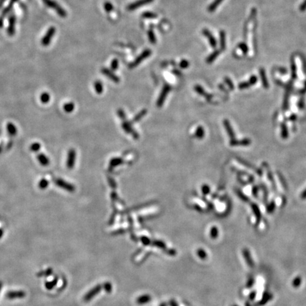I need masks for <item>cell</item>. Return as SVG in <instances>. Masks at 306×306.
Returning <instances> with one entry per match:
<instances>
[{
  "mask_svg": "<svg viewBox=\"0 0 306 306\" xmlns=\"http://www.w3.org/2000/svg\"><path fill=\"white\" fill-rule=\"evenodd\" d=\"M300 197H301L302 199H306V189H305L303 191L301 195H300Z\"/></svg>",
  "mask_w": 306,
  "mask_h": 306,
  "instance_id": "55",
  "label": "cell"
},
{
  "mask_svg": "<svg viewBox=\"0 0 306 306\" xmlns=\"http://www.w3.org/2000/svg\"><path fill=\"white\" fill-rule=\"evenodd\" d=\"M170 89H171V87H170V86L168 85H166L164 87H163L162 90V91H161L160 95H159L158 100H157V105L159 106V107L163 105V104H164V100L166 99L168 93L169 92Z\"/></svg>",
  "mask_w": 306,
  "mask_h": 306,
  "instance_id": "6",
  "label": "cell"
},
{
  "mask_svg": "<svg viewBox=\"0 0 306 306\" xmlns=\"http://www.w3.org/2000/svg\"><path fill=\"white\" fill-rule=\"evenodd\" d=\"M54 183L56 186H58V187L60 188H63V189L69 192H73L74 191L75 187L74 186H73L72 184L67 182L65 180H64L63 179H56L54 180Z\"/></svg>",
  "mask_w": 306,
  "mask_h": 306,
  "instance_id": "1",
  "label": "cell"
},
{
  "mask_svg": "<svg viewBox=\"0 0 306 306\" xmlns=\"http://www.w3.org/2000/svg\"><path fill=\"white\" fill-rule=\"evenodd\" d=\"M64 111L67 113H71L74 111V104L72 103V102H69V103L65 104L63 106Z\"/></svg>",
  "mask_w": 306,
  "mask_h": 306,
  "instance_id": "23",
  "label": "cell"
},
{
  "mask_svg": "<svg viewBox=\"0 0 306 306\" xmlns=\"http://www.w3.org/2000/svg\"><path fill=\"white\" fill-rule=\"evenodd\" d=\"M204 135H205L204 129H203L202 126H199V127L196 128V133H195L196 137L199 139H201V138H203V136H204Z\"/></svg>",
  "mask_w": 306,
  "mask_h": 306,
  "instance_id": "24",
  "label": "cell"
},
{
  "mask_svg": "<svg viewBox=\"0 0 306 306\" xmlns=\"http://www.w3.org/2000/svg\"><path fill=\"white\" fill-rule=\"evenodd\" d=\"M141 241H142V242L143 243V245H149L150 244V239L146 237H142L141 238Z\"/></svg>",
  "mask_w": 306,
  "mask_h": 306,
  "instance_id": "49",
  "label": "cell"
},
{
  "mask_svg": "<svg viewBox=\"0 0 306 306\" xmlns=\"http://www.w3.org/2000/svg\"><path fill=\"white\" fill-rule=\"evenodd\" d=\"M238 195H239L240 196V197L242 198V199H243V200H245V201H247V198L246 196H244L242 194H241V192H239V194H238Z\"/></svg>",
  "mask_w": 306,
  "mask_h": 306,
  "instance_id": "56",
  "label": "cell"
},
{
  "mask_svg": "<svg viewBox=\"0 0 306 306\" xmlns=\"http://www.w3.org/2000/svg\"><path fill=\"white\" fill-rule=\"evenodd\" d=\"M252 209H253V211L254 212V213L256 214V217H257V219H259L260 218H261V213H260L259 209V208H258V206H256L255 203H252Z\"/></svg>",
  "mask_w": 306,
  "mask_h": 306,
  "instance_id": "35",
  "label": "cell"
},
{
  "mask_svg": "<svg viewBox=\"0 0 306 306\" xmlns=\"http://www.w3.org/2000/svg\"><path fill=\"white\" fill-rule=\"evenodd\" d=\"M202 33L203 34L208 38V41H209L210 43V45H211L213 48H215L216 46H217V41H216V39L214 38V36L212 35L211 32H210L209 30H208V29L205 28L202 31Z\"/></svg>",
  "mask_w": 306,
  "mask_h": 306,
  "instance_id": "9",
  "label": "cell"
},
{
  "mask_svg": "<svg viewBox=\"0 0 306 306\" xmlns=\"http://www.w3.org/2000/svg\"><path fill=\"white\" fill-rule=\"evenodd\" d=\"M250 84L249 83V82H241L239 86H238V87H239L240 89H247V88L250 87Z\"/></svg>",
  "mask_w": 306,
  "mask_h": 306,
  "instance_id": "44",
  "label": "cell"
},
{
  "mask_svg": "<svg viewBox=\"0 0 306 306\" xmlns=\"http://www.w3.org/2000/svg\"><path fill=\"white\" fill-rule=\"evenodd\" d=\"M41 144L38 143V142H34V143L31 144V145L30 147V149L31 150L32 152H38L40 150H41Z\"/></svg>",
  "mask_w": 306,
  "mask_h": 306,
  "instance_id": "31",
  "label": "cell"
},
{
  "mask_svg": "<svg viewBox=\"0 0 306 306\" xmlns=\"http://www.w3.org/2000/svg\"><path fill=\"white\" fill-rule=\"evenodd\" d=\"M274 207H275V205H274V202H272L270 203V204L268 205V206H267V210H268L269 212H272L274 210Z\"/></svg>",
  "mask_w": 306,
  "mask_h": 306,
  "instance_id": "51",
  "label": "cell"
},
{
  "mask_svg": "<svg viewBox=\"0 0 306 306\" xmlns=\"http://www.w3.org/2000/svg\"><path fill=\"white\" fill-rule=\"evenodd\" d=\"M179 66H180L181 68L182 69H186L189 66V62L187 60H182L179 63Z\"/></svg>",
  "mask_w": 306,
  "mask_h": 306,
  "instance_id": "42",
  "label": "cell"
},
{
  "mask_svg": "<svg viewBox=\"0 0 306 306\" xmlns=\"http://www.w3.org/2000/svg\"><path fill=\"white\" fill-rule=\"evenodd\" d=\"M103 287L106 292L111 293V291H112V285H111V283H109V282H106L103 285Z\"/></svg>",
  "mask_w": 306,
  "mask_h": 306,
  "instance_id": "39",
  "label": "cell"
},
{
  "mask_svg": "<svg viewBox=\"0 0 306 306\" xmlns=\"http://www.w3.org/2000/svg\"><path fill=\"white\" fill-rule=\"evenodd\" d=\"M251 143V140L248 138L243 139L241 140H236L234 139H232L230 141V145H249Z\"/></svg>",
  "mask_w": 306,
  "mask_h": 306,
  "instance_id": "12",
  "label": "cell"
},
{
  "mask_svg": "<svg viewBox=\"0 0 306 306\" xmlns=\"http://www.w3.org/2000/svg\"><path fill=\"white\" fill-rule=\"evenodd\" d=\"M220 53H221V50H216L215 51H213V52L211 54H210V56L207 58L206 63L208 64H211L213 62L214 60L217 58V57L219 56Z\"/></svg>",
  "mask_w": 306,
  "mask_h": 306,
  "instance_id": "18",
  "label": "cell"
},
{
  "mask_svg": "<svg viewBox=\"0 0 306 306\" xmlns=\"http://www.w3.org/2000/svg\"><path fill=\"white\" fill-rule=\"evenodd\" d=\"M151 300V296L149 295H144L141 296L137 299V303L139 305H143V304L148 303Z\"/></svg>",
  "mask_w": 306,
  "mask_h": 306,
  "instance_id": "15",
  "label": "cell"
},
{
  "mask_svg": "<svg viewBox=\"0 0 306 306\" xmlns=\"http://www.w3.org/2000/svg\"><path fill=\"white\" fill-rule=\"evenodd\" d=\"M288 135V128L285 123H283L281 125V136L283 138H287Z\"/></svg>",
  "mask_w": 306,
  "mask_h": 306,
  "instance_id": "29",
  "label": "cell"
},
{
  "mask_svg": "<svg viewBox=\"0 0 306 306\" xmlns=\"http://www.w3.org/2000/svg\"><path fill=\"white\" fill-rule=\"evenodd\" d=\"M249 83L250 84V85H254V84L256 83V82H257V77L255 76V75H252V77L250 78V80H249Z\"/></svg>",
  "mask_w": 306,
  "mask_h": 306,
  "instance_id": "46",
  "label": "cell"
},
{
  "mask_svg": "<svg viewBox=\"0 0 306 306\" xmlns=\"http://www.w3.org/2000/svg\"><path fill=\"white\" fill-rule=\"evenodd\" d=\"M50 99V94L47 92H44L41 96V101L43 104H47Z\"/></svg>",
  "mask_w": 306,
  "mask_h": 306,
  "instance_id": "27",
  "label": "cell"
},
{
  "mask_svg": "<svg viewBox=\"0 0 306 306\" xmlns=\"http://www.w3.org/2000/svg\"><path fill=\"white\" fill-rule=\"evenodd\" d=\"M49 185V181L47 180L46 179H42L41 181L38 183V187H39L40 189L44 190L45 188H47Z\"/></svg>",
  "mask_w": 306,
  "mask_h": 306,
  "instance_id": "26",
  "label": "cell"
},
{
  "mask_svg": "<svg viewBox=\"0 0 306 306\" xmlns=\"http://www.w3.org/2000/svg\"><path fill=\"white\" fill-rule=\"evenodd\" d=\"M118 67V61L117 59H113L112 61H111V68L112 70L115 71L116 70L117 68Z\"/></svg>",
  "mask_w": 306,
  "mask_h": 306,
  "instance_id": "41",
  "label": "cell"
},
{
  "mask_svg": "<svg viewBox=\"0 0 306 306\" xmlns=\"http://www.w3.org/2000/svg\"><path fill=\"white\" fill-rule=\"evenodd\" d=\"M210 187L208 186V185H206V184L203 185V186H202V192H203V194H208L210 192Z\"/></svg>",
  "mask_w": 306,
  "mask_h": 306,
  "instance_id": "48",
  "label": "cell"
},
{
  "mask_svg": "<svg viewBox=\"0 0 306 306\" xmlns=\"http://www.w3.org/2000/svg\"><path fill=\"white\" fill-rule=\"evenodd\" d=\"M257 187L256 186H254L253 189H252V193H253V195L254 196H257Z\"/></svg>",
  "mask_w": 306,
  "mask_h": 306,
  "instance_id": "54",
  "label": "cell"
},
{
  "mask_svg": "<svg viewBox=\"0 0 306 306\" xmlns=\"http://www.w3.org/2000/svg\"><path fill=\"white\" fill-rule=\"evenodd\" d=\"M223 124H224V126H225V129H226L227 133H228L229 136L231 137L232 139H234V133L233 132V130H232V128L231 127V126H230V122H229L228 120H224V121H223Z\"/></svg>",
  "mask_w": 306,
  "mask_h": 306,
  "instance_id": "14",
  "label": "cell"
},
{
  "mask_svg": "<svg viewBox=\"0 0 306 306\" xmlns=\"http://www.w3.org/2000/svg\"><path fill=\"white\" fill-rule=\"evenodd\" d=\"M153 1L154 0H137L136 1H134V2L128 4V6L127 7V9L129 11L137 9L140 8V7L144 6V5L153 2Z\"/></svg>",
  "mask_w": 306,
  "mask_h": 306,
  "instance_id": "5",
  "label": "cell"
},
{
  "mask_svg": "<svg viewBox=\"0 0 306 306\" xmlns=\"http://www.w3.org/2000/svg\"><path fill=\"white\" fill-rule=\"evenodd\" d=\"M160 306H167V305H166L165 303H162V304H161V305H160Z\"/></svg>",
  "mask_w": 306,
  "mask_h": 306,
  "instance_id": "61",
  "label": "cell"
},
{
  "mask_svg": "<svg viewBox=\"0 0 306 306\" xmlns=\"http://www.w3.org/2000/svg\"><path fill=\"white\" fill-rule=\"evenodd\" d=\"M122 126H123V129L125 130V131L127 132V133H133V130H132V128L131 127V125H129V124H128V123H126V122L123 123Z\"/></svg>",
  "mask_w": 306,
  "mask_h": 306,
  "instance_id": "40",
  "label": "cell"
},
{
  "mask_svg": "<svg viewBox=\"0 0 306 306\" xmlns=\"http://www.w3.org/2000/svg\"><path fill=\"white\" fill-rule=\"evenodd\" d=\"M104 9H105V11L107 13L111 12V11L113 9V4L111 2H109V1H106V2L104 3Z\"/></svg>",
  "mask_w": 306,
  "mask_h": 306,
  "instance_id": "33",
  "label": "cell"
},
{
  "mask_svg": "<svg viewBox=\"0 0 306 306\" xmlns=\"http://www.w3.org/2000/svg\"><path fill=\"white\" fill-rule=\"evenodd\" d=\"M142 16L144 18V19H155V18H157V14H155V13H154V12H145L142 14Z\"/></svg>",
  "mask_w": 306,
  "mask_h": 306,
  "instance_id": "25",
  "label": "cell"
},
{
  "mask_svg": "<svg viewBox=\"0 0 306 306\" xmlns=\"http://www.w3.org/2000/svg\"><path fill=\"white\" fill-rule=\"evenodd\" d=\"M225 82H226L227 85H228L229 88H230V89H234V85H233V83H232V82L231 81V80H230L228 77H225Z\"/></svg>",
  "mask_w": 306,
  "mask_h": 306,
  "instance_id": "47",
  "label": "cell"
},
{
  "mask_svg": "<svg viewBox=\"0 0 306 306\" xmlns=\"http://www.w3.org/2000/svg\"><path fill=\"white\" fill-rule=\"evenodd\" d=\"M121 162H122V159L121 158H115V159H113L111 161L110 164H111V167H114L120 164Z\"/></svg>",
  "mask_w": 306,
  "mask_h": 306,
  "instance_id": "37",
  "label": "cell"
},
{
  "mask_svg": "<svg viewBox=\"0 0 306 306\" xmlns=\"http://www.w3.org/2000/svg\"><path fill=\"white\" fill-rule=\"evenodd\" d=\"M57 281H58V279H56H56H54L52 281L47 282V283H45V287H46V288L47 289V290H52L53 288L56 286Z\"/></svg>",
  "mask_w": 306,
  "mask_h": 306,
  "instance_id": "30",
  "label": "cell"
},
{
  "mask_svg": "<svg viewBox=\"0 0 306 306\" xmlns=\"http://www.w3.org/2000/svg\"><path fill=\"white\" fill-rule=\"evenodd\" d=\"M37 159L38 162L43 167H47L50 164V159L47 157L45 154L39 153L37 155Z\"/></svg>",
  "mask_w": 306,
  "mask_h": 306,
  "instance_id": "11",
  "label": "cell"
},
{
  "mask_svg": "<svg viewBox=\"0 0 306 306\" xmlns=\"http://www.w3.org/2000/svg\"><path fill=\"white\" fill-rule=\"evenodd\" d=\"M197 255L200 257L201 259H204L207 257V254L203 249H199L197 250Z\"/></svg>",
  "mask_w": 306,
  "mask_h": 306,
  "instance_id": "36",
  "label": "cell"
},
{
  "mask_svg": "<svg viewBox=\"0 0 306 306\" xmlns=\"http://www.w3.org/2000/svg\"><path fill=\"white\" fill-rule=\"evenodd\" d=\"M1 288H2V283H1V282L0 281V292H1Z\"/></svg>",
  "mask_w": 306,
  "mask_h": 306,
  "instance_id": "60",
  "label": "cell"
},
{
  "mask_svg": "<svg viewBox=\"0 0 306 306\" xmlns=\"http://www.w3.org/2000/svg\"><path fill=\"white\" fill-rule=\"evenodd\" d=\"M55 33H56V28H55L54 27H50V28L48 29L46 34H45V36L43 38L41 41V43L43 44L44 46H47V45L50 43L51 39H52L53 36H54Z\"/></svg>",
  "mask_w": 306,
  "mask_h": 306,
  "instance_id": "7",
  "label": "cell"
},
{
  "mask_svg": "<svg viewBox=\"0 0 306 306\" xmlns=\"http://www.w3.org/2000/svg\"><path fill=\"white\" fill-rule=\"evenodd\" d=\"M146 113V110H143L142 111H141V112L139 113V114H137L136 116L135 117L134 119H133V121H138L140 119L142 118V116H145V114Z\"/></svg>",
  "mask_w": 306,
  "mask_h": 306,
  "instance_id": "45",
  "label": "cell"
},
{
  "mask_svg": "<svg viewBox=\"0 0 306 306\" xmlns=\"http://www.w3.org/2000/svg\"><path fill=\"white\" fill-rule=\"evenodd\" d=\"M238 47H239V48L242 51V53H244V54H247V53H248V50H249L248 46H247V45L245 43H239Z\"/></svg>",
  "mask_w": 306,
  "mask_h": 306,
  "instance_id": "32",
  "label": "cell"
},
{
  "mask_svg": "<svg viewBox=\"0 0 306 306\" xmlns=\"http://www.w3.org/2000/svg\"><path fill=\"white\" fill-rule=\"evenodd\" d=\"M305 92H306V82H305V87H304V89L301 91V93H305Z\"/></svg>",
  "mask_w": 306,
  "mask_h": 306,
  "instance_id": "59",
  "label": "cell"
},
{
  "mask_svg": "<svg viewBox=\"0 0 306 306\" xmlns=\"http://www.w3.org/2000/svg\"><path fill=\"white\" fill-rule=\"evenodd\" d=\"M76 162V151L74 149H70L67 153L66 166L69 169H72L74 167Z\"/></svg>",
  "mask_w": 306,
  "mask_h": 306,
  "instance_id": "3",
  "label": "cell"
},
{
  "mask_svg": "<svg viewBox=\"0 0 306 306\" xmlns=\"http://www.w3.org/2000/svg\"><path fill=\"white\" fill-rule=\"evenodd\" d=\"M3 234H4V230H2V229H0V239H1V237H2Z\"/></svg>",
  "mask_w": 306,
  "mask_h": 306,
  "instance_id": "58",
  "label": "cell"
},
{
  "mask_svg": "<svg viewBox=\"0 0 306 306\" xmlns=\"http://www.w3.org/2000/svg\"><path fill=\"white\" fill-rule=\"evenodd\" d=\"M148 38H149V41L150 43H153V44L156 43L157 38H156V36H155V32H154L153 30L150 29V30L148 31Z\"/></svg>",
  "mask_w": 306,
  "mask_h": 306,
  "instance_id": "22",
  "label": "cell"
},
{
  "mask_svg": "<svg viewBox=\"0 0 306 306\" xmlns=\"http://www.w3.org/2000/svg\"><path fill=\"white\" fill-rule=\"evenodd\" d=\"M220 46L221 50H225L226 47V41H225V32L224 31H220Z\"/></svg>",
  "mask_w": 306,
  "mask_h": 306,
  "instance_id": "16",
  "label": "cell"
},
{
  "mask_svg": "<svg viewBox=\"0 0 306 306\" xmlns=\"http://www.w3.org/2000/svg\"><path fill=\"white\" fill-rule=\"evenodd\" d=\"M102 287L101 285H97V286H94V288H91V290L88 291L87 294H86L85 296H84V298H83L84 301L85 302L90 301V300L92 299L94 297L96 296V295L100 292L101 290H102Z\"/></svg>",
  "mask_w": 306,
  "mask_h": 306,
  "instance_id": "4",
  "label": "cell"
},
{
  "mask_svg": "<svg viewBox=\"0 0 306 306\" xmlns=\"http://www.w3.org/2000/svg\"><path fill=\"white\" fill-rule=\"evenodd\" d=\"M218 228L216 227H213L212 228L211 230H210V237L213 239H215L218 237Z\"/></svg>",
  "mask_w": 306,
  "mask_h": 306,
  "instance_id": "38",
  "label": "cell"
},
{
  "mask_svg": "<svg viewBox=\"0 0 306 306\" xmlns=\"http://www.w3.org/2000/svg\"><path fill=\"white\" fill-rule=\"evenodd\" d=\"M278 71L279 72H281V74H286V73L287 72L286 69L285 68H283V67H280V68H278Z\"/></svg>",
  "mask_w": 306,
  "mask_h": 306,
  "instance_id": "53",
  "label": "cell"
},
{
  "mask_svg": "<svg viewBox=\"0 0 306 306\" xmlns=\"http://www.w3.org/2000/svg\"><path fill=\"white\" fill-rule=\"evenodd\" d=\"M299 10L302 12H305L306 10V0H304L303 2L300 4V6L299 7Z\"/></svg>",
  "mask_w": 306,
  "mask_h": 306,
  "instance_id": "50",
  "label": "cell"
},
{
  "mask_svg": "<svg viewBox=\"0 0 306 306\" xmlns=\"http://www.w3.org/2000/svg\"><path fill=\"white\" fill-rule=\"evenodd\" d=\"M194 89H195V91H196L198 94H199L200 95H202V96H206V93L205 92V90L200 85H196L195 87H194Z\"/></svg>",
  "mask_w": 306,
  "mask_h": 306,
  "instance_id": "34",
  "label": "cell"
},
{
  "mask_svg": "<svg viewBox=\"0 0 306 306\" xmlns=\"http://www.w3.org/2000/svg\"><path fill=\"white\" fill-rule=\"evenodd\" d=\"M256 9L253 8L252 9V12H251V14H250V19H254L255 18V16H256Z\"/></svg>",
  "mask_w": 306,
  "mask_h": 306,
  "instance_id": "52",
  "label": "cell"
},
{
  "mask_svg": "<svg viewBox=\"0 0 306 306\" xmlns=\"http://www.w3.org/2000/svg\"><path fill=\"white\" fill-rule=\"evenodd\" d=\"M14 25H15V17L14 16H11L9 19V34L12 36L14 33Z\"/></svg>",
  "mask_w": 306,
  "mask_h": 306,
  "instance_id": "21",
  "label": "cell"
},
{
  "mask_svg": "<svg viewBox=\"0 0 306 306\" xmlns=\"http://www.w3.org/2000/svg\"><path fill=\"white\" fill-rule=\"evenodd\" d=\"M291 71H292V78L296 79L297 77L296 74V65L295 63L294 58H291Z\"/></svg>",
  "mask_w": 306,
  "mask_h": 306,
  "instance_id": "28",
  "label": "cell"
},
{
  "mask_svg": "<svg viewBox=\"0 0 306 306\" xmlns=\"http://www.w3.org/2000/svg\"><path fill=\"white\" fill-rule=\"evenodd\" d=\"M102 72L103 73L105 76L107 77H109L110 80H112L113 82H116V83H118V82H120V80H119V78L118 77H117L116 74H113V73L111 72L110 69H107V68H103L102 69Z\"/></svg>",
  "mask_w": 306,
  "mask_h": 306,
  "instance_id": "10",
  "label": "cell"
},
{
  "mask_svg": "<svg viewBox=\"0 0 306 306\" xmlns=\"http://www.w3.org/2000/svg\"><path fill=\"white\" fill-rule=\"evenodd\" d=\"M170 305H171V306H178L177 302L175 301L174 300H172L171 301H170Z\"/></svg>",
  "mask_w": 306,
  "mask_h": 306,
  "instance_id": "57",
  "label": "cell"
},
{
  "mask_svg": "<svg viewBox=\"0 0 306 306\" xmlns=\"http://www.w3.org/2000/svg\"><path fill=\"white\" fill-rule=\"evenodd\" d=\"M259 74H260V77H261V82H262L263 87H264L265 89H267V88H269V82H268V80H267V75H266L264 69L260 68L259 69Z\"/></svg>",
  "mask_w": 306,
  "mask_h": 306,
  "instance_id": "13",
  "label": "cell"
},
{
  "mask_svg": "<svg viewBox=\"0 0 306 306\" xmlns=\"http://www.w3.org/2000/svg\"><path fill=\"white\" fill-rule=\"evenodd\" d=\"M223 1V0H214L213 2L210 4L208 7V12H213L216 9L218 8V7L219 6L220 4L222 3Z\"/></svg>",
  "mask_w": 306,
  "mask_h": 306,
  "instance_id": "17",
  "label": "cell"
},
{
  "mask_svg": "<svg viewBox=\"0 0 306 306\" xmlns=\"http://www.w3.org/2000/svg\"><path fill=\"white\" fill-rule=\"evenodd\" d=\"M151 53H152L151 50H150V49H145V50L143 52L141 53L140 56H138V57H137L136 59H135L134 61H133V63H132L131 65H129L130 68H134V67L138 66L141 63H142V61H143L144 60H145L146 58H148V57L151 55Z\"/></svg>",
  "mask_w": 306,
  "mask_h": 306,
  "instance_id": "2",
  "label": "cell"
},
{
  "mask_svg": "<svg viewBox=\"0 0 306 306\" xmlns=\"http://www.w3.org/2000/svg\"><path fill=\"white\" fill-rule=\"evenodd\" d=\"M26 296V293L22 291H9L7 294V298L8 299H16V298H22Z\"/></svg>",
  "mask_w": 306,
  "mask_h": 306,
  "instance_id": "8",
  "label": "cell"
},
{
  "mask_svg": "<svg viewBox=\"0 0 306 306\" xmlns=\"http://www.w3.org/2000/svg\"><path fill=\"white\" fill-rule=\"evenodd\" d=\"M7 128L9 134L10 135H12V136L15 135L16 134V133H17V129H16L14 124L12 123H8L7 126Z\"/></svg>",
  "mask_w": 306,
  "mask_h": 306,
  "instance_id": "19",
  "label": "cell"
},
{
  "mask_svg": "<svg viewBox=\"0 0 306 306\" xmlns=\"http://www.w3.org/2000/svg\"><path fill=\"white\" fill-rule=\"evenodd\" d=\"M153 245H155V246L159 247V248H162V249L165 248V247H166L165 244H164V242H162V241H159V240L154 241Z\"/></svg>",
  "mask_w": 306,
  "mask_h": 306,
  "instance_id": "43",
  "label": "cell"
},
{
  "mask_svg": "<svg viewBox=\"0 0 306 306\" xmlns=\"http://www.w3.org/2000/svg\"><path fill=\"white\" fill-rule=\"evenodd\" d=\"M94 89H95V91L98 94H102V92H103V90H104V87H103V85H102V83L100 81H96L94 82Z\"/></svg>",
  "mask_w": 306,
  "mask_h": 306,
  "instance_id": "20",
  "label": "cell"
}]
</instances>
